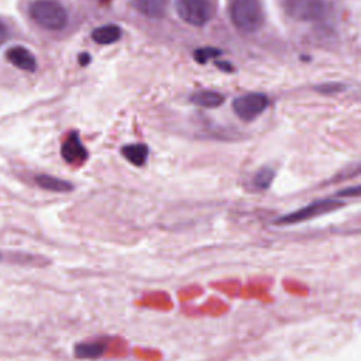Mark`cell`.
<instances>
[{
	"label": "cell",
	"instance_id": "cell-1",
	"mask_svg": "<svg viewBox=\"0 0 361 361\" xmlns=\"http://www.w3.org/2000/svg\"><path fill=\"white\" fill-rule=\"evenodd\" d=\"M230 18L233 25L245 34L258 31L264 24V10L261 0H233L230 4Z\"/></svg>",
	"mask_w": 361,
	"mask_h": 361
},
{
	"label": "cell",
	"instance_id": "cell-2",
	"mask_svg": "<svg viewBox=\"0 0 361 361\" xmlns=\"http://www.w3.org/2000/svg\"><path fill=\"white\" fill-rule=\"evenodd\" d=\"M28 13L39 27L48 31H59L68 23V10L59 0H34Z\"/></svg>",
	"mask_w": 361,
	"mask_h": 361
},
{
	"label": "cell",
	"instance_id": "cell-3",
	"mask_svg": "<svg viewBox=\"0 0 361 361\" xmlns=\"http://www.w3.org/2000/svg\"><path fill=\"white\" fill-rule=\"evenodd\" d=\"M344 202H340L338 199H319L314 200L295 212L286 213L283 216H279L274 220V224L276 226H289V224H298V223H303L307 221L309 219L313 217H319L327 213H331L334 210H337L338 207H343Z\"/></svg>",
	"mask_w": 361,
	"mask_h": 361
},
{
	"label": "cell",
	"instance_id": "cell-4",
	"mask_svg": "<svg viewBox=\"0 0 361 361\" xmlns=\"http://www.w3.org/2000/svg\"><path fill=\"white\" fill-rule=\"evenodd\" d=\"M175 8L185 23L195 27H203L214 14L212 0H176Z\"/></svg>",
	"mask_w": 361,
	"mask_h": 361
},
{
	"label": "cell",
	"instance_id": "cell-5",
	"mask_svg": "<svg viewBox=\"0 0 361 361\" xmlns=\"http://www.w3.org/2000/svg\"><path fill=\"white\" fill-rule=\"evenodd\" d=\"M285 13L295 21H319L326 14L324 0H283Z\"/></svg>",
	"mask_w": 361,
	"mask_h": 361
},
{
	"label": "cell",
	"instance_id": "cell-6",
	"mask_svg": "<svg viewBox=\"0 0 361 361\" xmlns=\"http://www.w3.org/2000/svg\"><path fill=\"white\" fill-rule=\"evenodd\" d=\"M269 104V99L264 93H247L233 100V110L235 116L243 121H252L265 111Z\"/></svg>",
	"mask_w": 361,
	"mask_h": 361
},
{
	"label": "cell",
	"instance_id": "cell-7",
	"mask_svg": "<svg viewBox=\"0 0 361 361\" xmlns=\"http://www.w3.org/2000/svg\"><path fill=\"white\" fill-rule=\"evenodd\" d=\"M61 157L66 164H71V165H82L87 159L89 157L87 149L82 144L80 137L76 131H72L62 142Z\"/></svg>",
	"mask_w": 361,
	"mask_h": 361
},
{
	"label": "cell",
	"instance_id": "cell-8",
	"mask_svg": "<svg viewBox=\"0 0 361 361\" xmlns=\"http://www.w3.org/2000/svg\"><path fill=\"white\" fill-rule=\"evenodd\" d=\"M6 56L18 69L28 71V72H34L37 69L35 56L27 48H24V47L10 48L7 51V54H6Z\"/></svg>",
	"mask_w": 361,
	"mask_h": 361
},
{
	"label": "cell",
	"instance_id": "cell-9",
	"mask_svg": "<svg viewBox=\"0 0 361 361\" xmlns=\"http://www.w3.org/2000/svg\"><path fill=\"white\" fill-rule=\"evenodd\" d=\"M35 183L48 192H58V193H66V192H72L73 190V183L65 180V179H59L56 176L48 175V173H39L35 175L34 178Z\"/></svg>",
	"mask_w": 361,
	"mask_h": 361
},
{
	"label": "cell",
	"instance_id": "cell-10",
	"mask_svg": "<svg viewBox=\"0 0 361 361\" xmlns=\"http://www.w3.org/2000/svg\"><path fill=\"white\" fill-rule=\"evenodd\" d=\"M140 14L148 18H161L165 16L168 0H133Z\"/></svg>",
	"mask_w": 361,
	"mask_h": 361
},
{
	"label": "cell",
	"instance_id": "cell-11",
	"mask_svg": "<svg viewBox=\"0 0 361 361\" xmlns=\"http://www.w3.org/2000/svg\"><path fill=\"white\" fill-rule=\"evenodd\" d=\"M90 35L96 44L110 45V44L117 42L121 38L123 31L117 24H106V25H100V27L94 28Z\"/></svg>",
	"mask_w": 361,
	"mask_h": 361
},
{
	"label": "cell",
	"instance_id": "cell-12",
	"mask_svg": "<svg viewBox=\"0 0 361 361\" xmlns=\"http://www.w3.org/2000/svg\"><path fill=\"white\" fill-rule=\"evenodd\" d=\"M121 155L135 166H144L148 159V147L145 144H127L121 147Z\"/></svg>",
	"mask_w": 361,
	"mask_h": 361
},
{
	"label": "cell",
	"instance_id": "cell-13",
	"mask_svg": "<svg viewBox=\"0 0 361 361\" xmlns=\"http://www.w3.org/2000/svg\"><path fill=\"white\" fill-rule=\"evenodd\" d=\"M189 100L199 106V107H204V109H214L223 104L224 102V96L216 90H199L195 92Z\"/></svg>",
	"mask_w": 361,
	"mask_h": 361
},
{
	"label": "cell",
	"instance_id": "cell-14",
	"mask_svg": "<svg viewBox=\"0 0 361 361\" xmlns=\"http://www.w3.org/2000/svg\"><path fill=\"white\" fill-rule=\"evenodd\" d=\"M106 351V344L102 341H92V343H79L73 348V354L76 358L80 360H96L103 355Z\"/></svg>",
	"mask_w": 361,
	"mask_h": 361
},
{
	"label": "cell",
	"instance_id": "cell-15",
	"mask_svg": "<svg viewBox=\"0 0 361 361\" xmlns=\"http://www.w3.org/2000/svg\"><path fill=\"white\" fill-rule=\"evenodd\" d=\"M274 178H275V171L271 166H264L255 172V175L252 176V180H251V185L255 190L264 192L271 186Z\"/></svg>",
	"mask_w": 361,
	"mask_h": 361
},
{
	"label": "cell",
	"instance_id": "cell-16",
	"mask_svg": "<svg viewBox=\"0 0 361 361\" xmlns=\"http://www.w3.org/2000/svg\"><path fill=\"white\" fill-rule=\"evenodd\" d=\"M216 55H220V51H219V49L210 48V47H204V48L196 49L193 56H195V59H196L199 63H206L210 58H214Z\"/></svg>",
	"mask_w": 361,
	"mask_h": 361
},
{
	"label": "cell",
	"instance_id": "cell-17",
	"mask_svg": "<svg viewBox=\"0 0 361 361\" xmlns=\"http://www.w3.org/2000/svg\"><path fill=\"white\" fill-rule=\"evenodd\" d=\"M358 195H360V186H353V188H348V189L337 193V196H355V197Z\"/></svg>",
	"mask_w": 361,
	"mask_h": 361
},
{
	"label": "cell",
	"instance_id": "cell-18",
	"mask_svg": "<svg viewBox=\"0 0 361 361\" xmlns=\"http://www.w3.org/2000/svg\"><path fill=\"white\" fill-rule=\"evenodd\" d=\"M7 39V28L6 25L0 21V45Z\"/></svg>",
	"mask_w": 361,
	"mask_h": 361
},
{
	"label": "cell",
	"instance_id": "cell-19",
	"mask_svg": "<svg viewBox=\"0 0 361 361\" xmlns=\"http://www.w3.org/2000/svg\"><path fill=\"white\" fill-rule=\"evenodd\" d=\"M89 62H90V55L89 54H80L79 55V63L82 66H86Z\"/></svg>",
	"mask_w": 361,
	"mask_h": 361
}]
</instances>
